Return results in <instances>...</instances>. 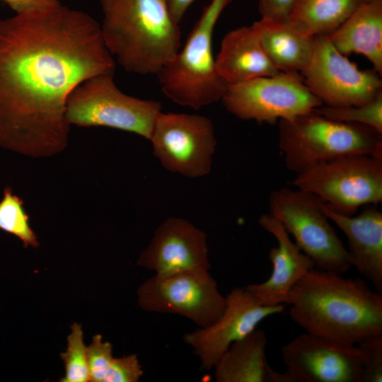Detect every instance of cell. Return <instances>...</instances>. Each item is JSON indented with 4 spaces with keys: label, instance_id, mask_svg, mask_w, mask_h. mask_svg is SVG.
<instances>
[{
    "label": "cell",
    "instance_id": "12",
    "mask_svg": "<svg viewBox=\"0 0 382 382\" xmlns=\"http://www.w3.org/2000/svg\"><path fill=\"white\" fill-rule=\"evenodd\" d=\"M301 74L309 91L327 106L363 105L382 92L381 76L374 69H359L327 35L315 37L311 57Z\"/></svg>",
    "mask_w": 382,
    "mask_h": 382
},
{
    "label": "cell",
    "instance_id": "25",
    "mask_svg": "<svg viewBox=\"0 0 382 382\" xmlns=\"http://www.w3.org/2000/svg\"><path fill=\"white\" fill-rule=\"evenodd\" d=\"M64 364V376L61 382L89 381L87 363V346L83 340L82 325L74 323L67 336V347L65 352L60 353Z\"/></svg>",
    "mask_w": 382,
    "mask_h": 382
},
{
    "label": "cell",
    "instance_id": "18",
    "mask_svg": "<svg viewBox=\"0 0 382 382\" xmlns=\"http://www.w3.org/2000/svg\"><path fill=\"white\" fill-rule=\"evenodd\" d=\"M215 65L227 86L279 72L266 54L253 25L233 29L224 35Z\"/></svg>",
    "mask_w": 382,
    "mask_h": 382
},
{
    "label": "cell",
    "instance_id": "27",
    "mask_svg": "<svg viewBox=\"0 0 382 382\" xmlns=\"http://www.w3.org/2000/svg\"><path fill=\"white\" fill-rule=\"evenodd\" d=\"M361 361V382L382 381V335L358 345Z\"/></svg>",
    "mask_w": 382,
    "mask_h": 382
},
{
    "label": "cell",
    "instance_id": "24",
    "mask_svg": "<svg viewBox=\"0 0 382 382\" xmlns=\"http://www.w3.org/2000/svg\"><path fill=\"white\" fill-rule=\"evenodd\" d=\"M314 111L332 120L364 125L382 134V92L363 105L345 107L322 105Z\"/></svg>",
    "mask_w": 382,
    "mask_h": 382
},
{
    "label": "cell",
    "instance_id": "14",
    "mask_svg": "<svg viewBox=\"0 0 382 382\" xmlns=\"http://www.w3.org/2000/svg\"><path fill=\"white\" fill-rule=\"evenodd\" d=\"M226 299L225 311L217 321L183 335L207 370L214 367L232 343L254 330L264 319L284 311V304L262 305L245 287L232 289Z\"/></svg>",
    "mask_w": 382,
    "mask_h": 382
},
{
    "label": "cell",
    "instance_id": "1",
    "mask_svg": "<svg viewBox=\"0 0 382 382\" xmlns=\"http://www.w3.org/2000/svg\"><path fill=\"white\" fill-rule=\"evenodd\" d=\"M100 27L62 4L0 19V146L33 158L68 144L66 103L93 76L114 73Z\"/></svg>",
    "mask_w": 382,
    "mask_h": 382
},
{
    "label": "cell",
    "instance_id": "32",
    "mask_svg": "<svg viewBox=\"0 0 382 382\" xmlns=\"http://www.w3.org/2000/svg\"><path fill=\"white\" fill-rule=\"evenodd\" d=\"M375 1H378V0H365V3H369V2H372Z\"/></svg>",
    "mask_w": 382,
    "mask_h": 382
},
{
    "label": "cell",
    "instance_id": "9",
    "mask_svg": "<svg viewBox=\"0 0 382 382\" xmlns=\"http://www.w3.org/2000/svg\"><path fill=\"white\" fill-rule=\"evenodd\" d=\"M209 270L195 267L156 273L137 289L139 306L147 312L182 316L199 328L214 323L225 311L226 299Z\"/></svg>",
    "mask_w": 382,
    "mask_h": 382
},
{
    "label": "cell",
    "instance_id": "15",
    "mask_svg": "<svg viewBox=\"0 0 382 382\" xmlns=\"http://www.w3.org/2000/svg\"><path fill=\"white\" fill-rule=\"evenodd\" d=\"M137 265L156 274L195 267L209 270L207 234L186 219L169 217L155 230Z\"/></svg>",
    "mask_w": 382,
    "mask_h": 382
},
{
    "label": "cell",
    "instance_id": "7",
    "mask_svg": "<svg viewBox=\"0 0 382 382\" xmlns=\"http://www.w3.org/2000/svg\"><path fill=\"white\" fill-rule=\"evenodd\" d=\"M114 73L93 76L76 86L66 103L70 125L103 126L137 134L149 140L161 103L128 96L115 85Z\"/></svg>",
    "mask_w": 382,
    "mask_h": 382
},
{
    "label": "cell",
    "instance_id": "29",
    "mask_svg": "<svg viewBox=\"0 0 382 382\" xmlns=\"http://www.w3.org/2000/svg\"><path fill=\"white\" fill-rule=\"evenodd\" d=\"M295 0H258L261 18L284 19L289 18Z\"/></svg>",
    "mask_w": 382,
    "mask_h": 382
},
{
    "label": "cell",
    "instance_id": "21",
    "mask_svg": "<svg viewBox=\"0 0 382 382\" xmlns=\"http://www.w3.org/2000/svg\"><path fill=\"white\" fill-rule=\"evenodd\" d=\"M253 25L266 54L279 71L301 72L306 66L313 53L315 37L303 31L289 18H261Z\"/></svg>",
    "mask_w": 382,
    "mask_h": 382
},
{
    "label": "cell",
    "instance_id": "10",
    "mask_svg": "<svg viewBox=\"0 0 382 382\" xmlns=\"http://www.w3.org/2000/svg\"><path fill=\"white\" fill-rule=\"evenodd\" d=\"M221 100L235 117L274 125L313 111L323 105L297 71H279L227 86Z\"/></svg>",
    "mask_w": 382,
    "mask_h": 382
},
{
    "label": "cell",
    "instance_id": "13",
    "mask_svg": "<svg viewBox=\"0 0 382 382\" xmlns=\"http://www.w3.org/2000/svg\"><path fill=\"white\" fill-rule=\"evenodd\" d=\"M292 382H361V361L357 345L301 334L281 349Z\"/></svg>",
    "mask_w": 382,
    "mask_h": 382
},
{
    "label": "cell",
    "instance_id": "17",
    "mask_svg": "<svg viewBox=\"0 0 382 382\" xmlns=\"http://www.w3.org/2000/svg\"><path fill=\"white\" fill-rule=\"evenodd\" d=\"M323 213L347 236L351 266L382 294V212L376 205L364 206L357 216L345 215L320 200Z\"/></svg>",
    "mask_w": 382,
    "mask_h": 382
},
{
    "label": "cell",
    "instance_id": "8",
    "mask_svg": "<svg viewBox=\"0 0 382 382\" xmlns=\"http://www.w3.org/2000/svg\"><path fill=\"white\" fill-rule=\"evenodd\" d=\"M269 214L294 236L315 268L343 274L352 267L347 248L313 195L297 188L274 190L269 198Z\"/></svg>",
    "mask_w": 382,
    "mask_h": 382
},
{
    "label": "cell",
    "instance_id": "19",
    "mask_svg": "<svg viewBox=\"0 0 382 382\" xmlns=\"http://www.w3.org/2000/svg\"><path fill=\"white\" fill-rule=\"evenodd\" d=\"M265 332L255 329L232 343L219 358L214 368L217 382H292L284 372L273 370L267 363Z\"/></svg>",
    "mask_w": 382,
    "mask_h": 382
},
{
    "label": "cell",
    "instance_id": "2",
    "mask_svg": "<svg viewBox=\"0 0 382 382\" xmlns=\"http://www.w3.org/2000/svg\"><path fill=\"white\" fill-rule=\"evenodd\" d=\"M291 319L306 332L357 345L382 335V295L360 278L313 268L290 289Z\"/></svg>",
    "mask_w": 382,
    "mask_h": 382
},
{
    "label": "cell",
    "instance_id": "11",
    "mask_svg": "<svg viewBox=\"0 0 382 382\" xmlns=\"http://www.w3.org/2000/svg\"><path fill=\"white\" fill-rule=\"evenodd\" d=\"M149 140L154 155L166 170L192 178L210 173L217 142L207 117L161 111Z\"/></svg>",
    "mask_w": 382,
    "mask_h": 382
},
{
    "label": "cell",
    "instance_id": "6",
    "mask_svg": "<svg viewBox=\"0 0 382 382\" xmlns=\"http://www.w3.org/2000/svg\"><path fill=\"white\" fill-rule=\"evenodd\" d=\"M292 184L332 210L354 215L361 207L382 202V158L362 154L341 156L296 173Z\"/></svg>",
    "mask_w": 382,
    "mask_h": 382
},
{
    "label": "cell",
    "instance_id": "30",
    "mask_svg": "<svg viewBox=\"0 0 382 382\" xmlns=\"http://www.w3.org/2000/svg\"><path fill=\"white\" fill-rule=\"evenodd\" d=\"M16 13H25L57 6L59 0H0Z\"/></svg>",
    "mask_w": 382,
    "mask_h": 382
},
{
    "label": "cell",
    "instance_id": "20",
    "mask_svg": "<svg viewBox=\"0 0 382 382\" xmlns=\"http://www.w3.org/2000/svg\"><path fill=\"white\" fill-rule=\"evenodd\" d=\"M327 36L342 54L365 56L381 76L382 0L362 4Z\"/></svg>",
    "mask_w": 382,
    "mask_h": 382
},
{
    "label": "cell",
    "instance_id": "5",
    "mask_svg": "<svg viewBox=\"0 0 382 382\" xmlns=\"http://www.w3.org/2000/svg\"><path fill=\"white\" fill-rule=\"evenodd\" d=\"M232 0H211L184 47L158 72L161 90L173 102L194 110L221 100L227 84L219 75L212 54L216 23Z\"/></svg>",
    "mask_w": 382,
    "mask_h": 382
},
{
    "label": "cell",
    "instance_id": "16",
    "mask_svg": "<svg viewBox=\"0 0 382 382\" xmlns=\"http://www.w3.org/2000/svg\"><path fill=\"white\" fill-rule=\"evenodd\" d=\"M258 224L277 242V245L272 247L269 253L272 271L266 281L248 284L245 289L263 306L284 304L290 289L315 267L314 263L291 240L289 233L275 218L269 214H263L260 216Z\"/></svg>",
    "mask_w": 382,
    "mask_h": 382
},
{
    "label": "cell",
    "instance_id": "31",
    "mask_svg": "<svg viewBox=\"0 0 382 382\" xmlns=\"http://www.w3.org/2000/svg\"><path fill=\"white\" fill-rule=\"evenodd\" d=\"M195 0H166L173 19L180 23L189 6Z\"/></svg>",
    "mask_w": 382,
    "mask_h": 382
},
{
    "label": "cell",
    "instance_id": "4",
    "mask_svg": "<svg viewBox=\"0 0 382 382\" xmlns=\"http://www.w3.org/2000/svg\"><path fill=\"white\" fill-rule=\"evenodd\" d=\"M277 123L285 166L296 174L344 155L382 158V134L364 125L332 120L314 110Z\"/></svg>",
    "mask_w": 382,
    "mask_h": 382
},
{
    "label": "cell",
    "instance_id": "3",
    "mask_svg": "<svg viewBox=\"0 0 382 382\" xmlns=\"http://www.w3.org/2000/svg\"><path fill=\"white\" fill-rule=\"evenodd\" d=\"M105 46L127 72L157 74L180 49L166 0H100Z\"/></svg>",
    "mask_w": 382,
    "mask_h": 382
},
{
    "label": "cell",
    "instance_id": "26",
    "mask_svg": "<svg viewBox=\"0 0 382 382\" xmlns=\"http://www.w3.org/2000/svg\"><path fill=\"white\" fill-rule=\"evenodd\" d=\"M113 358L112 344L103 342L100 334L94 335L87 346L89 382H103Z\"/></svg>",
    "mask_w": 382,
    "mask_h": 382
},
{
    "label": "cell",
    "instance_id": "22",
    "mask_svg": "<svg viewBox=\"0 0 382 382\" xmlns=\"http://www.w3.org/2000/svg\"><path fill=\"white\" fill-rule=\"evenodd\" d=\"M365 0H295L289 18L313 37L328 35Z\"/></svg>",
    "mask_w": 382,
    "mask_h": 382
},
{
    "label": "cell",
    "instance_id": "28",
    "mask_svg": "<svg viewBox=\"0 0 382 382\" xmlns=\"http://www.w3.org/2000/svg\"><path fill=\"white\" fill-rule=\"evenodd\" d=\"M143 374L137 354L114 357L103 382H137Z\"/></svg>",
    "mask_w": 382,
    "mask_h": 382
},
{
    "label": "cell",
    "instance_id": "23",
    "mask_svg": "<svg viewBox=\"0 0 382 382\" xmlns=\"http://www.w3.org/2000/svg\"><path fill=\"white\" fill-rule=\"evenodd\" d=\"M0 229L17 237L24 248L40 246L37 236L30 226L23 201L13 193L9 186L4 188L0 200Z\"/></svg>",
    "mask_w": 382,
    "mask_h": 382
}]
</instances>
